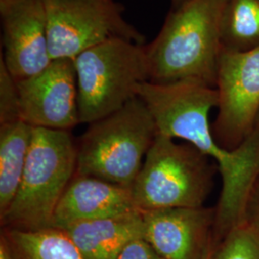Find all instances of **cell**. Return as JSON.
Masks as SVG:
<instances>
[{
	"instance_id": "cell-23",
	"label": "cell",
	"mask_w": 259,
	"mask_h": 259,
	"mask_svg": "<svg viewBox=\"0 0 259 259\" xmlns=\"http://www.w3.org/2000/svg\"><path fill=\"white\" fill-rule=\"evenodd\" d=\"M188 0H171V10L178 9Z\"/></svg>"
},
{
	"instance_id": "cell-19",
	"label": "cell",
	"mask_w": 259,
	"mask_h": 259,
	"mask_svg": "<svg viewBox=\"0 0 259 259\" xmlns=\"http://www.w3.org/2000/svg\"><path fill=\"white\" fill-rule=\"evenodd\" d=\"M240 223L248 227L259 239V169L246 197Z\"/></svg>"
},
{
	"instance_id": "cell-18",
	"label": "cell",
	"mask_w": 259,
	"mask_h": 259,
	"mask_svg": "<svg viewBox=\"0 0 259 259\" xmlns=\"http://www.w3.org/2000/svg\"><path fill=\"white\" fill-rule=\"evenodd\" d=\"M21 119L17 82L0 59V124Z\"/></svg>"
},
{
	"instance_id": "cell-5",
	"label": "cell",
	"mask_w": 259,
	"mask_h": 259,
	"mask_svg": "<svg viewBox=\"0 0 259 259\" xmlns=\"http://www.w3.org/2000/svg\"><path fill=\"white\" fill-rule=\"evenodd\" d=\"M73 62L80 123L91 124L120 110L150 80L145 46L127 39H109Z\"/></svg>"
},
{
	"instance_id": "cell-10",
	"label": "cell",
	"mask_w": 259,
	"mask_h": 259,
	"mask_svg": "<svg viewBox=\"0 0 259 259\" xmlns=\"http://www.w3.org/2000/svg\"><path fill=\"white\" fill-rule=\"evenodd\" d=\"M1 60L16 82L51 64L45 0H0Z\"/></svg>"
},
{
	"instance_id": "cell-4",
	"label": "cell",
	"mask_w": 259,
	"mask_h": 259,
	"mask_svg": "<svg viewBox=\"0 0 259 259\" xmlns=\"http://www.w3.org/2000/svg\"><path fill=\"white\" fill-rule=\"evenodd\" d=\"M211 160L187 142L157 134L131 187L136 207L149 211L204 206L213 187Z\"/></svg>"
},
{
	"instance_id": "cell-3",
	"label": "cell",
	"mask_w": 259,
	"mask_h": 259,
	"mask_svg": "<svg viewBox=\"0 0 259 259\" xmlns=\"http://www.w3.org/2000/svg\"><path fill=\"white\" fill-rule=\"evenodd\" d=\"M157 134L145 104L135 97L120 110L89 124L77 146L75 175L131 188Z\"/></svg>"
},
{
	"instance_id": "cell-17",
	"label": "cell",
	"mask_w": 259,
	"mask_h": 259,
	"mask_svg": "<svg viewBox=\"0 0 259 259\" xmlns=\"http://www.w3.org/2000/svg\"><path fill=\"white\" fill-rule=\"evenodd\" d=\"M211 259H259V239L240 223L213 246Z\"/></svg>"
},
{
	"instance_id": "cell-24",
	"label": "cell",
	"mask_w": 259,
	"mask_h": 259,
	"mask_svg": "<svg viewBox=\"0 0 259 259\" xmlns=\"http://www.w3.org/2000/svg\"><path fill=\"white\" fill-rule=\"evenodd\" d=\"M213 246H214V244H212V245L208 248V250H206V252H205V254H204V259H211V255H212L213 251Z\"/></svg>"
},
{
	"instance_id": "cell-11",
	"label": "cell",
	"mask_w": 259,
	"mask_h": 259,
	"mask_svg": "<svg viewBox=\"0 0 259 259\" xmlns=\"http://www.w3.org/2000/svg\"><path fill=\"white\" fill-rule=\"evenodd\" d=\"M143 239L164 259H204L213 244L215 207L141 211Z\"/></svg>"
},
{
	"instance_id": "cell-21",
	"label": "cell",
	"mask_w": 259,
	"mask_h": 259,
	"mask_svg": "<svg viewBox=\"0 0 259 259\" xmlns=\"http://www.w3.org/2000/svg\"><path fill=\"white\" fill-rule=\"evenodd\" d=\"M0 259H13L4 242L0 240Z\"/></svg>"
},
{
	"instance_id": "cell-2",
	"label": "cell",
	"mask_w": 259,
	"mask_h": 259,
	"mask_svg": "<svg viewBox=\"0 0 259 259\" xmlns=\"http://www.w3.org/2000/svg\"><path fill=\"white\" fill-rule=\"evenodd\" d=\"M78 148L69 131L33 127L27 160L12 204L0 216L4 228H51L56 207L74 178Z\"/></svg>"
},
{
	"instance_id": "cell-1",
	"label": "cell",
	"mask_w": 259,
	"mask_h": 259,
	"mask_svg": "<svg viewBox=\"0 0 259 259\" xmlns=\"http://www.w3.org/2000/svg\"><path fill=\"white\" fill-rule=\"evenodd\" d=\"M226 2L188 0L170 10L157 37L145 46L150 82L194 80L216 87Z\"/></svg>"
},
{
	"instance_id": "cell-25",
	"label": "cell",
	"mask_w": 259,
	"mask_h": 259,
	"mask_svg": "<svg viewBox=\"0 0 259 259\" xmlns=\"http://www.w3.org/2000/svg\"><path fill=\"white\" fill-rule=\"evenodd\" d=\"M258 1H259V0H258Z\"/></svg>"
},
{
	"instance_id": "cell-16",
	"label": "cell",
	"mask_w": 259,
	"mask_h": 259,
	"mask_svg": "<svg viewBox=\"0 0 259 259\" xmlns=\"http://www.w3.org/2000/svg\"><path fill=\"white\" fill-rule=\"evenodd\" d=\"M220 32L224 50L245 52L258 47V0H227Z\"/></svg>"
},
{
	"instance_id": "cell-6",
	"label": "cell",
	"mask_w": 259,
	"mask_h": 259,
	"mask_svg": "<svg viewBox=\"0 0 259 259\" xmlns=\"http://www.w3.org/2000/svg\"><path fill=\"white\" fill-rule=\"evenodd\" d=\"M138 96L145 104L158 135L183 139L215 162L227 159L228 151L216 141L209 123V113L218 105L215 88L194 80L147 81L139 85Z\"/></svg>"
},
{
	"instance_id": "cell-13",
	"label": "cell",
	"mask_w": 259,
	"mask_h": 259,
	"mask_svg": "<svg viewBox=\"0 0 259 259\" xmlns=\"http://www.w3.org/2000/svg\"><path fill=\"white\" fill-rule=\"evenodd\" d=\"M67 234L84 259H118L124 249L143 239L140 210L109 218L84 221L60 229Z\"/></svg>"
},
{
	"instance_id": "cell-12",
	"label": "cell",
	"mask_w": 259,
	"mask_h": 259,
	"mask_svg": "<svg viewBox=\"0 0 259 259\" xmlns=\"http://www.w3.org/2000/svg\"><path fill=\"white\" fill-rule=\"evenodd\" d=\"M139 210L128 187L93 177L75 175L56 207L52 226L109 218Z\"/></svg>"
},
{
	"instance_id": "cell-9",
	"label": "cell",
	"mask_w": 259,
	"mask_h": 259,
	"mask_svg": "<svg viewBox=\"0 0 259 259\" xmlns=\"http://www.w3.org/2000/svg\"><path fill=\"white\" fill-rule=\"evenodd\" d=\"M20 117L35 128L70 131L80 123L74 62L52 60L40 73L17 82Z\"/></svg>"
},
{
	"instance_id": "cell-20",
	"label": "cell",
	"mask_w": 259,
	"mask_h": 259,
	"mask_svg": "<svg viewBox=\"0 0 259 259\" xmlns=\"http://www.w3.org/2000/svg\"><path fill=\"white\" fill-rule=\"evenodd\" d=\"M118 259H164L144 239L133 241L121 252Z\"/></svg>"
},
{
	"instance_id": "cell-8",
	"label": "cell",
	"mask_w": 259,
	"mask_h": 259,
	"mask_svg": "<svg viewBox=\"0 0 259 259\" xmlns=\"http://www.w3.org/2000/svg\"><path fill=\"white\" fill-rule=\"evenodd\" d=\"M215 89L213 136L222 148L234 150L251 135L259 110V47L245 52L221 49Z\"/></svg>"
},
{
	"instance_id": "cell-7",
	"label": "cell",
	"mask_w": 259,
	"mask_h": 259,
	"mask_svg": "<svg viewBox=\"0 0 259 259\" xmlns=\"http://www.w3.org/2000/svg\"><path fill=\"white\" fill-rule=\"evenodd\" d=\"M48 47L52 60H74L112 38L144 45L145 37L124 18L115 0H45Z\"/></svg>"
},
{
	"instance_id": "cell-14",
	"label": "cell",
	"mask_w": 259,
	"mask_h": 259,
	"mask_svg": "<svg viewBox=\"0 0 259 259\" xmlns=\"http://www.w3.org/2000/svg\"><path fill=\"white\" fill-rule=\"evenodd\" d=\"M32 135L33 127L22 119L0 124V216L19 189Z\"/></svg>"
},
{
	"instance_id": "cell-15",
	"label": "cell",
	"mask_w": 259,
	"mask_h": 259,
	"mask_svg": "<svg viewBox=\"0 0 259 259\" xmlns=\"http://www.w3.org/2000/svg\"><path fill=\"white\" fill-rule=\"evenodd\" d=\"M1 240L13 259H84L67 234L53 227L37 231L4 228Z\"/></svg>"
},
{
	"instance_id": "cell-22",
	"label": "cell",
	"mask_w": 259,
	"mask_h": 259,
	"mask_svg": "<svg viewBox=\"0 0 259 259\" xmlns=\"http://www.w3.org/2000/svg\"><path fill=\"white\" fill-rule=\"evenodd\" d=\"M252 134L257 138L259 140V110L255 115V119L253 122V128H252Z\"/></svg>"
}]
</instances>
